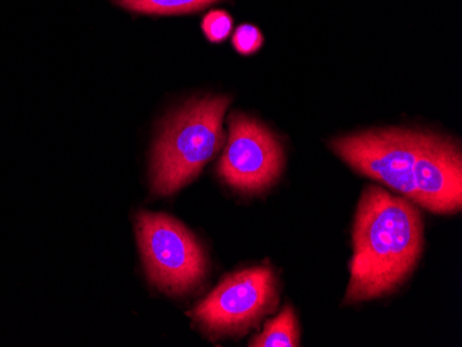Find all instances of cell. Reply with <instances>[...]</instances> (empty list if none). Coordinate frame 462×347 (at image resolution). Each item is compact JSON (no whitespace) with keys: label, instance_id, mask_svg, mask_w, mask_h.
Here are the masks:
<instances>
[{"label":"cell","instance_id":"cell-10","mask_svg":"<svg viewBox=\"0 0 462 347\" xmlns=\"http://www.w3.org/2000/svg\"><path fill=\"white\" fill-rule=\"evenodd\" d=\"M262 43H263V36H262L261 31L254 25H241L233 35V45H235L236 50L238 53L245 54V56L258 51Z\"/></svg>","mask_w":462,"mask_h":347},{"label":"cell","instance_id":"cell-1","mask_svg":"<svg viewBox=\"0 0 462 347\" xmlns=\"http://www.w3.org/2000/svg\"><path fill=\"white\" fill-rule=\"evenodd\" d=\"M332 149L356 170L430 211L461 209V154L451 140L393 129L339 137Z\"/></svg>","mask_w":462,"mask_h":347},{"label":"cell","instance_id":"cell-6","mask_svg":"<svg viewBox=\"0 0 462 347\" xmlns=\"http://www.w3.org/2000/svg\"><path fill=\"white\" fill-rule=\"evenodd\" d=\"M282 163V146L269 129L243 114L231 116L228 142L219 163V175L227 185L258 193L279 178Z\"/></svg>","mask_w":462,"mask_h":347},{"label":"cell","instance_id":"cell-7","mask_svg":"<svg viewBox=\"0 0 462 347\" xmlns=\"http://www.w3.org/2000/svg\"><path fill=\"white\" fill-rule=\"evenodd\" d=\"M300 343L297 317L291 307L264 326L263 333L251 342L255 347H295Z\"/></svg>","mask_w":462,"mask_h":347},{"label":"cell","instance_id":"cell-5","mask_svg":"<svg viewBox=\"0 0 462 347\" xmlns=\"http://www.w3.org/2000/svg\"><path fill=\"white\" fill-rule=\"evenodd\" d=\"M274 303V274L269 268H254L227 277L193 315L208 333H237L256 323Z\"/></svg>","mask_w":462,"mask_h":347},{"label":"cell","instance_id":"cell-8","mask_svg":"<svg viewBox=\"0 0 462 347\" xmlns=\"http://www.w3.org/2000/svg\"><path fill=\"white\" fill-rule=\"evenodd\" d=\"M125 9L145 14H183L209 6L217 0H116Z\"/></svg>","mask_w":462,"mask_h":347},{"label":"cell","instance_id":"cell-2","mask_svg":"<svg viewBox=\"0 0 462 347\" xmlns=\"http://www.w3.org/2000/svg\"><path fill=\"white\" fill-rule=\"evenodd\" d=\"M422 250V220L417 209L380 187L360 199L355 227V256L346 302L391 292L414 269Z\"/></svg>","mask_w":462,"mask_h":347},{"label":"cell","instance_id":"cell-3","mask_svg":"<svg viewBox=\"0 0 462 347\" xmlns=\"http://www.w3.org/2000/svg\"><path fill=\"white\" fill-rule=\"evenodd\" d=\"M227 97H205L166 122L152 155V190L170 196L193 180L225 142Z\"/></svg>","mask_w":462,"mask_h":347},{"label":"cell","instance_id":"cell-9","mask_svg":"<svg viewBox=\"0 0 462 347\" xmlns=\"http://www.w3.org/2000/svg\"><path fill=\"white\" fill-rule=\"evenodd\" d=\"M233 20L226 12H212L204 18L202 30L211 42H222L230 35Z\"/></svg>","mask_w":462,"mask_h":347},{"label":"cell","instance_id":"cell-4","mask_svg":"<svg viewBox=\"0 0 462 347\" xmlns=\"http://www.w3.org/2000/svg\"><path fill=\"white\" fill-rule=\"evenodd\" d=\"M137 238L145 270L158 288L180 295L196 288L204 279V251L178 220L143 212L137 216Z\"/></svg>","mask_w":462,"mask_h":347}]
</instances>
